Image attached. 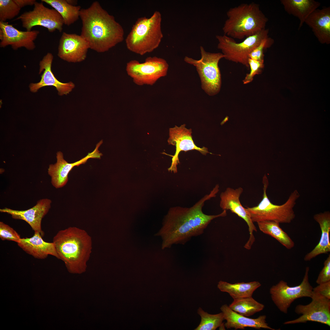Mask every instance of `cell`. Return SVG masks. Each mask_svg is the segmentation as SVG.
Listing matches in <instances>:
<instances>
[{"label": "cell", "instance_id": "14", "mask_svg": "<svg viewBox=\"0 0 330 330\" xmlns=\"http://www.w3.org/2000/svg\"><path fill=\"white\" fill-rule=\"evenodd\" d=\"M102 142V141H101L97 144L93 152L73 163H68L64 159L63 153L60 151L57 152V162L54 164H50L48 169V174L51 177V183L53 186L56 189L63 187L67 183L68 174L74 167L85 163L90 158L100 159L102 154L99 151L98 148Z\"/></svg>", "mask_w": 330, "mask_h": 330}, {"label": "cell", "instance_id": "26", "mask_svg": "<svg viewBox=\"0 0 330 330\" xmlns=\"http://www.w3.org/2000/svg\"><path fill=\"white\" fill-rule=\"evenodd\" d=\"M257 223L261 231L276 239L287 249H290L294 246V242L280 227L279 223L271 221H264Z\"/></svg>", "mask_w": 330, "mask_h": 330}, {"label": "cell", "instance_id": "13", "mask_svg": "<svg viewBox=\"0 0 330 330\" xmlns=\"http://www.w3.org/2000/svg\"><path fill=\"white\" fill-rule=\"evenodd\" d=\"M243 191V188L241 187L235 189L227 188L220 195V206L223 210H230L246 222L248 227L250 237L244 247L249 250L255 241L253 233L257 230L246 208L240 201V198Z\"/></svg>", "mask_w": 330, "mask_h": 330}, {"label": "cell", "instance_id": "18", "mask_svg": "<svg viewBox=\"0 0 330 330\" xmlns=\"http://www.w3.org/2000/svg\"><path fill=\"white\" fill-rule=\"evenodd\" d=\"M51 201L43 198L37 201L33 207L25 210H14L6 207L0 209L2 213L10 215L14 219L22 220L26 222L34 232H39L43 237L44 232L41 228V222L51 207Z\"/></svg>", "mask_w": 330, "mask_h": 330}, {"label": "cell", "instance_id": "1", "mask_svg": "<svg viewBox=\"0 0 330 330\" xmlns=\"http://www.w3.org/2000/svg\"><path fill=\"white\" fill-rule=\"evenodd\" d=\"M219 188L216 185L209 194L191 207L177 206L170 209L164 219L162 227L156 234L162 238V249L170 248L174 244H184L193 237L203 234L212 220L226 215V210L215 215H206L202 211L205 201L215 197Z\"/></svg>", "mask_w": 330, "mask_h": 330}, {"label": "cell", "instance_id": "20", "mask_svg": "<svg viewBox=\"0 0 330 330\" xmlns=\"http://www.w3.org/2000/svg\"><path fill=\"white\" fill-rule=\"evenodd\" d=\"M220 309L224 320L226 321L224 325L227 329H244L245 328L250 327L256 329L263 328L275 330L266 323L265 315H261L256 318H249L233 311L226 304L222 306Z\"/></svg>", "mask_w": 330, "mask_h": 330}, {"label": "cell", "instance_id": "33", "mask_svg": "<svg viewBox=\"0 0 330 330\" xmlns=\"http://www.w3.org/2000/svg\"><path fill=\"white\" fill-rule=\"evenodd\" d=\"M248 64L250 71L247 74L243 82L244 84L250 83L253 80L254 77L259 74L264 67V61H259L250 58L248 59Z\"/></svg>", "mask_w": 330, "mask_h": 330}, {"label": "cell", "instance_id": "6", "mask_svg": "<svg viewBox=\"0 0 330 330\" xmlns=\"http://www.w3.org/2000/svg\"><path fill=\"white\" fill-rule=\"evenodd\" d=\"M262 183L263 194L261 201L256 206L246 208L252 222L271 221L279 223L291 222L295 216L293 208L300 196L298 191L295 190L292 193L284 204H274L271 202L266 194L269 181L265 174L262 178Z\"/></svg>", "mask_w": 330, "mask_h": 330}, {"label": "cell", "instance_id": "4", "mask_svg": "<svg viewBox=\"0 0 330 330\" xmlns=\"http://www.w3.org/2000/svg\"><path fill=\"white\" fill-rule=\"evenodd\" d=\"M222 27L224 34L241 39L255 35L266 28L268 19L254 2L242 3L231 8Z\"/></svg>", "mask_w": 330, "mask_h": 330}, {"label": "cell", "instance_id": "37", "mask_svg": "<svg viewBox=\"0 0 330 330\" xmlns=\"http://www.w3.org/2000/svg\"><path fill=\"white\" fill-rule=\"evenodd\" d=\"M67 1L69 4L73 6H75V5L77 2V1L75 0H67Z\"/></svg>", "mask_w": 330, "mask_h": 330}, {"label": "cell", "instance_id": "34", "mask_svg": "<svg viewBox=\"0 0 330 330\" xmlns=\"http://www.w3.org/2000/svg\"><path fill=\"white\" fill-rule=\"evenodd\" d=\"M324 266L320 272L316 282L318 284L330 281V255L324 263Z\"/></svg>", "mask_w": 330, "mask_h": 330}, {"label": "cell", "instance_id": "36", "mask_svg": "<svg viewBox=\"0 0 330 330\" xmlns=\"http://www.w3.org/2000/svg\"><path fill=\"white\" fill-rule=\"evenodd\" d=\"M14 1L21 9L27 6H34L36 2L35 0H14Z\"/></svg>", "mask_w": 330, "mask_h": 330}, {"label": "cell", "instance_id": "17", "mask_svg": "<svg viewBox=\"0 0 330 330\" xmlns=\"http://www.w3.org/2000/svg\"><path fill=\"white\" fill-rule=\"evenodd\" d=\"M185 126L183 124L179 127L175 126L170 129L168 142L169 144L175 146L176 150L173 156L171 165L168 170L174 173L177 172V166L179 163L178 155L181 151L196 150L204 155H206L207 153L213 154L208 152L207 148L204 147L200 148L195 145L192 139L191 129L186 128Z\"/></svg>", "mask_w": 330, "mask_h": 330}, {"label": "cell", "instance_id": "35", "mask_svg": "<svg viewBox=\"0 0 330 330\" xmlns=\"http://www.w3.org/2000/svg\"><path fill=\"white\" fill-rule=\"evenodd\" d=\"M313 292L330 299V281L319 284L313 288Z\"/></svg>", "mask_w": 330, "mask_h": 330}, {"label": "cell", "instance_id": "21", "mask_svg": "<svg viewBox=\"0 0 330 330\" xmlns=\"http://www.w3.org/2000/svg\"><path fill=\"white\" fill-rule=\"evenodd\" d=\"M17 244L24 251L35 258L43 259L51 255L59 259L54 243L45 241L38 231L34 232L31 237L21 238Z\"/></svg>", "mask_w": 330, "mask_h": 330}, {"label": "cell", "instance_id": "24", "mask_svg": "<svg viewBox=\"0 0 330 330\" xmlns=\"http://www.w3.org/2000/svg\"><path fill=\"white\" fill-rule=\"evenodd\" d=\"M280 2L288 13L299 19V29L308 16L321 5L320 2L314 0H281Z\"/></svg>", "mask_w": 330, "mask_h": 330}, {"label": "cell", "instance_id": "2", "mask_svg": "<svg viewBox=\"0 0 330 330\" xmlns=\"http://www.w3.org/2000/svg\"><path fill=\"white\" fill-rule=\"evenodd\" d=\"M79 17L82 22L81 35L90 49L104 53L122 42L124 32L121 25L97 1L86 9H81Z\"/></svg>", "mask_w": 330, "mask_h": 330}, {"label": "cell", "instance_id": "5", "mask_svg": "<svg viewBox=\"0 0 330 330\" xmlns=\"http://www.w3.org/2000/svg\"><path fill=\"white\" fill-rule=\"evenodd\" d=\"M162 20L161 14L158 11L149 18H138L125 39L127 49L143 55L157 48L163 37Z\"/></svg>", "mask_w": 330, "mask_h": 330}, {"label": "cell", "instance_id": "38", "mask_svg": "<svg viewBox=\"0 0 330 330\" xmlns=\"http://www.w3.org/2000/svg\"><path fill=\"white\" fill-rule=\"evenodd\" d=\"M228 120V117L226 116L222 122L221 123V124L222 125L224 124L225 122L227 121Z\"/></svg>", "mask_w": 330, "mask_h": 330}, {"label": "cell", "instance_id": "19", "mask_svg": "<svg viewBox=\"0 0 330 330\" xmlns=\"http://www.w3.org/2000/svg\"><path fill=\"white\" fill-rule=\"evenodd\" d=\"M53 57L50 53H48L40 61L39 74L42 72L40 81L36 83H31L29 86L30 91L36 93L42 87L47 86L55 87L60 96L67 95L74 88L75 85L72 82L62 83L59 81L55 77L51 70V66Z\"/></svg>", "mask_w": 330, "mask_h": 330}, {"label": "cell", "instance_id": "15", "mask_svg": "<svg viewBox=\"0 0 330 330\" xmlns=\"http://www.w3.org/2000/svg\"><path fill=\"white\" fill-rule=\"evenodd\" d=\"M39 33L37 30H19L7 22H0V47L10 46L14 50L22 47L33 50L36 47L34 41Z\"/></svg>", "mask_w": 330, "mask_h": 330}, {"label": "cell", "instance_id": "7", "mask_svg": "<svg viewBox=\"0 0 330 330\" xmlns=\"http://www.w3.org/2000/svg\"><path fill=\"white\" fill-rule=\"evenodd\" d=\"M200 50V59L195 60L186 56L184 60L196 67L201 79L202 88L205 92L210 96L214 95L219 92L221 85L218 63L225 56L221 53L207 52L201 46Z\"/></svg>", "mask_w": 330, "mask_h": 330}, {"label": "cell", "instance_id": "8", "mask_svg": "<svg viewBox=\"0 0 330 330\" xmlns=\"http://www.w3.org/2000/svg\"><path fill=\"white\" fill-rule=\"evenodd\" d=\"M269 31L268 29L265 28L255 35L246 38L239 43L225 35H216L217 48L221 51L225 56V58L240 63L249 68L250 54L263 39L269 37Z\"/></svg>", "mask_w": 330, "mask_h": 330}, {"label": "cell", "instance_id": "16", "mask_svg": "<svg viewBox=\"0 0 330 330\" xmlns=\"http://www.w3.org/2000/svg\"><path fill=\"white\" fill-rule=\"evenodd\" d=\"M90 49L86 40L81 35L63 32L60 38L57 55L69 62L84 61Z\"/></svg>", "mask_w": 330, "mask_h": 330}, {"label": "cell", "instance_id": "11", "mask_svg": "<svg viewBox=\"0 0 330 330\" xmlns=\"http://www.w3.org/2000/svg\"><path fill=\"white\" fill-rule=\"evenodd\" d=\"M32 10L25 12L15 20H20L22 27L30 31L34 26H39L52 32L56 30L61 32L64 21L61 14L54 9L45 7L41 2H36Z\"/></svg>", "mask_w": 330, "mask_h": 330}, {"label": "cell", "instance_id": "27", "mask_svg": "<svg viewBox=\"0 0 330 330\" xmlns=\"http://www.w3.org/2000/svg\"><path fill=\"white\" fill-rule=\"evenodd\" d=\"M51 6L61 16L64 24L69 26L76 21L79 17L80 6H73L66 0H42Z\"/></svg>", "mask_w": 330, "mask_h": 330}, {"label": "cell", "instance_id": "29", "mask_svg": "<svg viewBox=\"0 0 330 330\" xmlns=\"http://www.w3.org/2000/svg\"><path fill=\"white\" fill-rule=\"evenodd\" d=\"M197 313L200 316L201 320L199 325L194 330H215L221 327L223 324L224 319L222 312L217 314H210L199 307Z\"/></svg>", "mask_w": 330, "mask_h": 330}, {"label": "cell", "instance_id": "25", "mask_svg": "<svg viewBox=\"0 0 330 330\" xmlns=\"http://www.w3.org/2000/svg\"><path fill=\"white\" fill-rule=\"evenodd\" d=\"M261 286L260 283L257 281L231 284L220 280L218 283L217 287L220 291L228 293L235 299L252 296L254 292Z\"/></svg>", "mask_w": 330, "mask_h": 330}, {"label": "cell", "instance_id": "3", "mask_svg": "<svg viewBox=\"0 0 330 330\" xmlns=\"http://www.w3.org/2000/svg\"><path fill=\"white\" fill-rule=\"evenodd\" d=\"M59 259L64 262L71 273L85 272L92 250L91 237L84 230L70 227L59 231L54 237Z\"/></svg>", "mask_w": 330, "mask_h": 330}, {"label": "cell", "instance_id": "12", "mask_svg": "<svg viewBox=\"0 0 330 330\" xmlns=\"http://www.w3.org/2000/svg\"><path fill=\"white\" fill-rule=\"evenodd\" d=\"M311 302L306 305L299 304L295 312L301 315L298 318L285 321L284 324L305 323L307 321L319 322L330 326V299L313 292Z\"/></svg>", "mask_w": 330, "mask_h": 330}, {"label": "cell", "instance_id": "30", "mask_svg": "<svg viewBox=\"0 0 330 330\" xmlns=\"http://www.w3.org/2000/svg\"><path fill=\"white\" fill-rule=\"evenodd\" d=\"M21 8L14 0H0V22H6L18 15Z\"/></svg>", "mask_w": 330, "mask_h": 330}, {"label": "cell", "instance_id": "23", "mask_svg": "<svg viewBox=\"0 0 330 330\" xmlns=\"http://www.w3.org/2000/svg\"><path fill=\"white\" fill-rule=\"evenodd\" d=\"M314 220L319 224L321 231L320 241L314 249L304 257L306 261H310L321 254H327L330 251V213L326 211L317 214L314 216Z\"/></svg>", "mask_w": 330, "mask_h": 330}, {"label": "cell", "instance_id": "31", "mask_svg": "<svg viewBox=\"0 0 330 330\" xmlns=\"http://www.w3.org/2000/svg\"><path fill=\"white\" fill-rule=\"evenodd\" d=\"M0 238L2 240L12 241L17 243L21 238L15 230L2 222H0Z\"/></svg>", "mask_w": 330, "mask_h": 330}, {"label": "cell", "instance_id": "28", "mask_svg": "<svg viewBox=\"0 0 330 330\" xmlns=\"http://www.w3.org/2000/svg\"><path fill=\"white\" fill-rule=\"evenodd\" d=\"M229 306L235 312L248 317L261 311L265 307L263 304L256 301L252 296L233 299Z\"/></svg>", "mask_w": 330, "mask_h": 330}, {"label": "cell", "instance_id": "32", "mask_svg": "<svg viewBox=\"0 0 330 330\" xmlns=\"http://www.w3.org/2000/svg\"><path fill=\"white\" fill-rule=\"evenodd\" d=\"M273 39L269 37L263 39L251 53L249 58L259 61H264V50L269 48L273 44Z\"/></svg>", "mask_w": 330, "mask_h": 330}, {"label": "cell", "instance_id": "10", "mask_svg": "<svg viewBox=\"0 0 330 330\" xmlns=\"http://www.w3.org/2000/svg\"><path fill=\"white\" fill-rule=\"evenodd\" d=\"M309 267H306L302 281L298 285L290 287L287 282L281 280L270 288L272 300L281 312L287 314L291 304L296 299L303 297L311 298L313 288L309 282Z\"/></svg>", "mask_w": 330, "mask_h": 330}, {"label": "cell", "instance_id": "9", "mask_svg": "<svg viewBox=\"0 0 330 330\" xmlns=\"http://www.w3.org/2000/svg\"><path fill=\"white\" fill-rule=\"evenodd\" d=\"M168 68L165 59L150 57L142 63L136 60L130 61L127 64L126 71L136 85L152 86L160 78L167 75Z\"/></svg>", "mask_w": 330, "mask_h": 330}, {"label": "cell", "instance_id": "22", "mask_svg": "<svg viewBox=\"0 0 330 330\" xmlns=\"http://www.w3.org/2000/svg\"><path fill=\"white\" fill-rule=\"evenodd\" d=\"M305 23L312 29L321 44L330 43V7L317 9L307 18Z\"/></svg>", "mask_w": 330, "mask_h": 330}]
</instances>
